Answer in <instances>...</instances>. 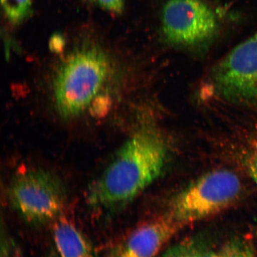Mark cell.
I'll return each instance as SVG.
<instances>
[{
	"label": "cell",
	"instance_id": "1",
	"mask_svg": "<svg viewBox=\"0 0 257 257\" xmlns=\"http://www.w3.org/2000/svg\"><path fill=\"white\" fill-rule=\"evenodd\" d=\"M167 155V144L158 131L148 127L138 132L89 186V207L107 216L119 211L159 178Z\"/></svg>",
	"mask_w": 257,
	"mask_h": 257
},
{
	"label": "cell",
	"instance_id": "2",
	"mask_svg": "<svg viewBox=\"0 0 257 257\" xmlns=\"http://www.w3.org/2000/svg\"><path fill=\"white\" fill-rule=\"evenodd\" d=\"M108 70L107 57L97 48H83L67 58L54 83L60 114L72 117L84 110L101 88Z\"/></svg>",
	"mask_w": 257,
	"mask_h": 257
},
{
	"label": "cell",
	"instance_id": "3",
	"mask_svg": "<svg viewBox=\"0 0 257 257\" xmlns=\"http://www.w3.org/2000/svg\"><path fill=\"white\" fill-rule=\"evenodd\" d=\"M242 191V183L235 173L212 170L180 192L172 201L168 214L182 226L197 222L230 207Z\"/></svg>",
	"mask_w": 257,
	"mask_h": 257
},
{
	"label": "cell",
	"instance_id": "4",
	"mask_svg": "<svg viewBox=\"0 0 257 257\" xmlns=\"http://www.w3.org/2000/svg\"><path fill=\"white\" fill-rule=\"evenodd\" d=\"M10 203L32 225L57 219L65 208L67 194L59 177L43 169L25 170L13 177L8 189Z\"/></svg>",
	"mask_w": 257,
	"mask_h": 257
},
{
	"label": "cell",
	"instance_id": "5",
	"mask_svg": "<svg viewBox=\"0 0 257 257\" xmlns=\"http://www.w3.org/2000/svg\"><path fill=\"white\" fill-rule=\"evenodd\" d=\"M215 92L233 103L257 102V31L237 45L215 67L212 75Z\"/></svg>",
	"mask_w": 257,
	"mask_h": 257
},
{
	"label": "cell",
	"instance_id": "6",
	"mask_svg": "<svg viewBox=\"0 0 257 257\" xmlns=\"http://www.w3.org/2000/svg\"><path fill=\"white\" fill-rule=\"evenodd\" d=\"M218 30L216 15L203 0H168L164 6L162 33L173 46H198L213 38Z\"/></svg>",
	"mask_w": 257,
	"mask_h": 257
},
{
	"label": "cell",
	"instance_id": "7",
	"mask_svg": "<svg viewBox=\"0 0 257 257\" xmlns=\"http://www.w3.org/2000/svg\"><path fill=\"white\" fill-rule=\"evenodd\" d=\"M182 227L167 214L138 226L106 257H156Z\"/></svg>",
	"mask_w": 257,
	"mask_h": 257
},
{
	"label": "cell",
	"instance_id": "8",
	"mask_svg": "<svg viewBox=\"0 0 257 257\" xmlns=\"http://www.w3.org/2000/svg\"><path fill=\"white\" fill-rule=\"evenodd\" d=\"M51 257H98L91 241L70 221L59 218L51 232Z\"/></svg>",
	"mask_w": 257,
	"mask_h": 257
},
{
	"label": "cell",
	"instance_id": "9",
	"mask_svg": "<svg viewBox=\"0 0 257 257\" xmlns=\"http://www.w3.org/2000/svg\"><path fill=\"white\" fill-rule=\"evenodd\" d=\"M6 18L11 24H21L30 15L31 0H1Z\"/></svg>",
	"mask_w": 257,
	"mask_h": 257
},
{
	"label": "cell",
	"instance_id": "10",
	"mask_svg": "<svg viewBox=\"0 0 257 257\" xmlns=\"http://www.w3.org/2000/svg\"><path fill=\"white\" fill-rule=\"evenodd\" d=\"M228 257H255L254 249L251 243L245 240H236L224 248Z\"/></svg>",
	"mask_w": 257,
	"mask_h": 257
},
{
	"label": "cell",
	"instance_id": "11",
	"mask_svg": "<svg viewBox=\"0 0 257 257\" xmlns=\"http://www.w3.org/2000/svg\"><path fill=\"white\" fill-rule=\"evenodd\" d=\"M202 252L191 243H182L169 249L162 257H201Z\"/></svg>",
	"mask_w": 257,
	"mask_h": 257
},
{
	"label": "cell",
	"instance_id": "12",
	"mask_svg": "<svg viewBox=\"0 0 257 257\" xmlns=\"http://www.w3.org/2000/svg\"><path fill=\"white\" fill-rule=\"evenodd\" d=\"M95 4L102 9L113 13L120 14L123 11L124 0H92Z\"/></svg>",
	"mask_w": 257,
	"mask_h": 257
},
{
	"label": "cell",
	"instance_id": "13",
	"mask_svg": "<svg viewBox=\"0 0 257 257\" xmlns=\"http://www.w3.org/2000/svg\"><path fill=\"white\" fill-rule=\"evenodd\" d=\"M248 170L250 178L257 186V137L250 149L248 159Z\"/></svg>",
	"mask_w": 257,
	"mask_h": 257
},
{
	"label": "cell",
	"instance_id": "14",
	"mask_svg": "<svg viewBox=\"0 0 257 257\" xmlns=\"http://www.w3.org/2000/svg\"><path fill=\"white\" fill-rule=\"evenodd\" d=\"M1 257H12V249L11 244H10L9 237L6 230L2 226L1 231Z\"/></svg>",
	"mask_w": 257,
	"mask_h": 257
},
{
	"label": "cell",
	"instance_id": "15",
	"mask_svg": "<svg viewBox=\"0 0 257 257\" xmlns=\"http://www.w3.org/2000/svg\"><path fill=\"white\" fill-rule=\"evenodd\" d=\"M201 257H228L224 252L216 251H205L202 252Z\"/></svg>",
	"mask_w": 257,
	"mask_h": 257
},
{
	"label": "cell",
	"instance_id": "16",
	"mask_svg": "<svg viewBox=\"0 0 257 257\" xmlns=\"http://www.w3.org/2000/svg\"><path fill=\"white\" fill-rule=\"evenodd\" d=\"M62 47V40L60 38H54L52 41L53 50L58 51Z\"/></svg>",
	"mask_w": 257,
	"mask_h": 257
}]
</instances>
